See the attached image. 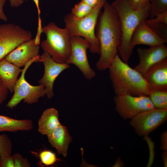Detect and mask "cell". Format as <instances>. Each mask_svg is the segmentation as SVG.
<instances>
[{"instance_id": "cell-33", "label": "cell", "mask_w": 167, "mask_h": 167, "mask_svg": "<svg viewBox=\"0 0 167 167\" xmlns=\"http://www.w3.org/2000/svg\"><path fill=\"white\" fill-rule=\"evenodd\" d=\"M34 2L38 11V26L37 28L40 29L42 27L41 25V21L40 17L41 11L39 7V0H32Z\"/></svg>"}, {"instance_id": "cell-22", "label": "cell", "mask_w": 167, "mask_h": 167, "mask_svg": "<svg viewBox=\"0 0 167 167\" xmlns=\"http://www.w3.org/2000/svg\"><path fill=\"white\" fill-rule=\"evenodd\" d=\"M93 8L81 1L71 9V13L75 17L81 19L88 15Z\"/></svg>"}, {"instance_id": "cell-34", "label": "cell", "mask_w": 167, "mask_h": 167, "mask_svg": "<svg viewBox=\"0 0 167 167\" xmlns=\"http://www.w3.org/2000/svg\"><path fill=\"white\" fill-rule=\"evenodd\" d=\"M24 0H9L11 6L13 8L19 7L24 3Z\"/></svg>"}, {"instance_id": "cell-10", "label": "cell", "mask_w": 167, "mask_h": 167, "mask_svg": "<svg viewBox=\"0 0 167 167\" xmlns=\"http://www.w3.org/2000/svg\"><path fill=\"white\" fill-rule=\"evenodd\" d=\"M70 44L71 53L66 63L77 66L86 79H93L96 73L89 65L87 54L89 47V43L82 37L73 36H71Z\"/></svg>"}, {"instance_id": "cell-7", "label": "cell", "mask_w": 167, "mask_h": 167, "mask_svg": "<svg viewBox=\"0 0 167 167\" xmlns=\"http://www.w3.org/2000/svg\"><path fill=\"white\" fill-rule=\"evenodd\" d=\"M113 101L116 110L124 119H131L141 112L155 109L147 96L116 95Z\"/></svg>"}, {"instance_id": "cell-4", "label": "cell", "mask_w": 167, "mask_h": 167, "mask_svg": "<svg viewBox=\"0 0 167 167\" xmlns=\"http://www.w3.org/2000/svg\"><path fill=\"white\" fill-rule=\"evenodd\" d=\"M106 2V0H101L91 12L84 18H77L71 13L64 18L65 28L70 36H79L86 40L89 43V49L93 54H100V44L95 29L99 14Z\"/></svg>"}, {"instance_id": "cell-30", "label": "cell", "mask_w": 167, "mask_h": 167, "mask_svg": "<svg viewBox=\"0 0 167 167\" xmlns=\"http://www.w3.org/2000/svg\"><path fill=\"white\" fill-rule=\"evenodd\" d=\"M8 91L0 78V106L6 99Z\"/></svg>"}, {"instance_id": "cell-11", "label": "cell", "mask_w": 167, "mask_h": 167, "mask_svg": "<svg viewBox=\"0 0 167 167\" xmlns=\"http://www.w3.org/2000/svg\"><path fill=\"white\" fill-rule=\"evenodd\" d=\"M39 61L44 64V72L43 77L38 82L45 87V95L50 99L54 96L53 86L55 79L61 73L69 68L70 66L66 63L56 62L45 51L40 56Z\"/></svg>"}, {"instance_id": "cell-17", "label": "cell", "mask_w": 167, "mask_h": 167, "mask_svg": "<svg viewBox=\"0 0 167 167\" xmlns=\"http://www.w3.org/2000/svg\"><path fill=\"white\" fill-rule=\"evenodd\" d=\"M22 70L4 58L0 61V78L8 90L13 93L18 77Z\"/></svg>"}, {"instance_id": "cell-26", "label": "cell", "mask_w": 167, "mask_h": 167, "mask_svg": "<svg viewBox=\"0 0 167 167\" xmlns=\"http://www.w3.org/2000/svg\"><path fill=\"white\" fill-rule=\"evenodd\" d=\"M14 167H30L31 165L27 158L23 157L18 153L12 156Z\"/></svg>"}, {"instance_id": "cell-24", "label": "cell", "mask_w": 167, "mask_h": 167, "mask_svg": "<svg viewBox=\"0 0 167 167\" xmlns=\"http://www.w3.org/2000/svg\"><path fill=\"white\" fill-rule=\"evenodd\" d=\"M150 3L151 10L149 16L150 18L167 10V0H150Z\"/></svg>"}, {"instance_id": "cell-14", "label": "cell", "mask_w": 167, "mask_h": 167, "mask_svg": "<svg viewBox=\"0 0 167 167\" xmlns=\"http://www.w3.org/2000/svg\"><path fill=\"white\" fill-rule=\"evenodd\" d=\"M143 75L149 91L167 90V58L151 67Z\"/></svg>"}, {"instance_id": "cell-15", "label": "cell", "mask_w": 167, "mask_h": 167, "mask_svg": "<svg viewBox=\"0 0 167 167\" xmlns=\"http://www.w3.org/2000/svg\"><path fill=\"white\" fill-rule=\"evenodd\" d=\"M167 43L161 36L152 30L145 23H140L133 33L131 42L133 49L137 45H145L149 47Z\"/></svg>"}, {"instance_id": "cell-21", "label": "cell", "mask_w": 167, "mask_h": 167, "mask_svg": "<svg viewBox=\"0 0 167 167\" xmlns=\"http://www.w3.org/2000/svg\"><path fill=\"white\" fill-rule=\"evenodd\" d=\"M148 96L155 108L167 109V90L150 91Z\"/></svg>"}, {"instance_id": "cell-28", "label": "cell", "mask_w": 167, "mask_h": 167, "mask_svg": "<svg viewBox=\"0 0 167 167\" xmlns=\"http://www.w3.org/2000/svg\"><path fill=\"white\" fill-rule=\"evenodd\" d=\"M143 139L147 142L149 150V157L147 167L151 166L153 164L155 157V144L151 138L148 136L143 137Z\"/></svg>"}, {"instance_id": "cell-36", "label": "cell", "mask_w": 167, "mask_h": 167, "mask_svg": "<svg viewBox=\"0 0 167 167\" xmlns=\"http://www.w3.org/2000/svg\"><path fill=\"white\" fill-rule=\"evenodd\" d=\"M101 0H81L92 7L96 5Z\"/></svg>"}, {"instance_id": "cell-29", "label": "cell", "mask_w": 167, "mask_h": 167, "mask_svg": "<svg viewBox=\"0 0 167 167\" xmlns=\"http://www.w3.org/2000/svg\"><path fill=\"white\" fill-rule=\"evenodd\" d=\"M0 167H14L12 155L8 157L0 155Z\"/></svg>"}, {"instance_id": "cell-9", "label": "cell", "mask_w": 167, "mask_h": 167, "mask_svg": "<svg viewBox=\"0 0 167 167\" xmlns=\"http://www.w3.org/2000/svg\"><path fill=\"white\" fill-rule=\"evenodd\" d=\"M167 119V109H154L141 112L131 118L129 122L139 136L148 135L164 123Z\"/></svg>"}, {"instance_id": "cell-3", "label": "cell", "mask_w": 167, "mask_h": 167, "mask_svg": "<svg viewBox=\"0 0 167 167\" xmlns=\"http://www.w3.org/2000/svg\"><path fill=\"white\" fill-rule=\"evenodd\" d=\"M111 5L119 18L122 31V41L118 52L121 59L128 63L133 50L131 45L133 33L138 25L149 16L151 4L139 10L133 9L127 0H114Z\"/></svg>"}, {"instance_id": "cell-23", "label": "cell", "mask_w": 167, "mask_h": 167, "mask_svg": "<svg viewBox=\"0 0 167 167\" xmlns=\"http://www.w3.org/2000/svg\"><path fill=\"white\" fill-rule=\"evenodd\" d=\"M12 148V141L8 136L5 134H0V156H11Z\"/></svg>"}, {"instance_id": "cell-5", "label": "cell", "mask_w": 167, "mask_h": 167, "mask_svg": "<svg viewBox=\"0 0 167 167\" xmlns=\"http://www.w3.org/2000/svg\"><path fill=\"white\" fill-rule=\"evenodd\" d=\"M42 32L46 36L41 44L43 50L56 62L66 63L71 51V36L67 30L51 22L42 27Z\"/></svg>"}, {"instance_id": "cell-12", "label": "cell", "mask_w": 167, "mask_h": 167, "mask_svg": "<svg viewBox=\"0 0 167 167\" xmlns=\"http://www.w3.org/2000/svg\"><path fill=\"white\" fill-rule=\"evenodd\" d=\"M137 51L139 62L134 69L142 75L153 65L167 58V47L165 43L148 48H138Z\"/></svg>"}, {"instance_id": "cell-2", "label": "cell", "mask_w": 167, "mask_h": 167, "mask_svg": "<svg viewBox=\"0 0 167 167\" xmlns=\"http://www.w3.org/2000/svg\"><path fill=\"white\" fill-rule=\"evenodd\" d=\"M108 69L116 95L148 96V86L143 75L124 62L118 54Z\"/></svg>"}, {"instance_id": "cell-32", "label": "cell", "mask_w": 167, "mask_h": 167, "mask_svg": "<svg viewBox=\"0 0 167 167\" xmlns=\"http://www.w3.org/2000/svg\"><path fill=\"white\" fill-rule=\"evenodd\" d=\"M6 0H0V19L6 21L7 20V17L4 12L3 7Z\"/></svg>"}, {"instance_id": "cell-25", "label": "cell", "mask_w": 167, "mask_h": 167, "mask_svg": "<svg viewBox=\"0 0 167 167\" xmlns=\"http://www.w3.org/2000/svg\"><path fill=\"white\" fill-rule=\"evenodd\" d=\"M39 156L41 162L46 166L54 165L57 160L55 154L49 150L41 151L39 153Z\"/></svg>"}, {"instance_id": "cell-31", "label": "cell", "mask_w": 167, "mask_h": 167, "mask_svg": "<svg viewBox=\"0 0 167 167\" xmlns=\"http://www.w3.org/2000/svg\"><path fill=\"white\" fill-rule=\"evenodd\" d=\"M160 149L163 151H167V131H165L161 134Z\"/></svg>"}, {"instance_id": "cell-19", "label": "cell", "mask_w": 167, "mask_h": 167, "mask_svg": "<svg viewBox=\"0 0 167 167\" xmlns=\"http://www.w3.org/2000/svg\"><path fill=\"white\" fill-rule=\"evenodd\" d=\"M33 122L30 119L19 120L0 115V133L7 131L16 132L28 131L33 128Z\"/></svg>"}, {"instance_id": "cell-37", "label": "cell", "mask_w": 167, "mask_h": 167, "mask_svg": "<svg viewBox=\"0 0 167 167\" xmlns=\"http://www.w3.org/2000/svg\"><path fill=\"white\" fill-rule=\"evenodd\" d=\"M161 155V157L164 163V166L167 167V151H163Z\"/></svg>"}, {"instance_id": "cell-13", "label": "cell", "mask_w": 167, "mask_h": 167, "mask_svg": "<svg viewBox=\"0 0 167 167\" xmlns=\"http://www.w3.org/2000/svg\"><path fill=\"white\" fill-rule=\"evenodd\" d=\"M39 45L36 44L35 38H32L19 45L4 59L19 67L24 66L31 60L40 57Z\"/></svg>"}, {"instance_id": "cell-20", "label": "cell", "mask_w": 167, "mask_h": 167, "mask_svg": "<svg viewBox=\"0 0 167 167\" xmlns=\"http://www.w3.org/2000/svg\"><path fill=\"white\" fill-rule=\"evenodd\" d=\"M146 24L167 43V10L154 17L147 19Z\"/></svg>"}, {"instance_id": "cell-18", "label": "cell", "mask_w": 167, "mask_h": 167, "mask_svg": "<svg viewBox=\"0 0 167 167\" xmlns=\"http://www.w3.org/2000/svg\"><path fill=\"white\" fill-rule=\"evenodd\" d=\"M61 124L58 110L54 108H48L43 112L39 119L38 130L40 134L47 135Z\"/></svg>"}, {"instance_id": "cell-16", "label": "cell", "mask_w": 167, "mask_h": 167, "mask_svg": "<svg viewBox=\"0 0 167 167\" xmlns=\"http://www.w3.org/2000/svg\"><path fill=\"white\" fill-rule=\"evenodd\" d=\"M47 136L49 142L58 154L66 156L72 139L66 127L61 124Z\"/></svg>"}, {"instance_id": "cell-6", "label": "cell", "mask_w": 167, "mask_h": 167, "mask_svg": "<svg viewBox=\"0 0 167 167\" xmlns=\"http://www.w3.org/2000/svg\"><path fill=\"white\" fill-rule=\"evenodd\" d=\"M40 58L32 59L24 66L21 76L15 84L13 95L7 104L6 107L13 109L22 100L27 104H32L37 103L40 98L45 96V87L42 84L32 85L27 81L25 77V73L28 67L33 63L39 61Z\"/></svg>"}, {"instance_id": "cell-27", "label": "cell", "mask_w": 167, "mask_h": 167, "mask_svg": "<svg viewBox=\"0 0 167 167\" xmlns=\"http://www.w3.org/2000/svg\"><path fill=\"white\" fill-rule=\"evenodd\" d=\"M130 6L135 10H139L147 7L150 4V0H127Z\"/></svg>"}, {"instance_id": "cell-1", "label": "cell", "mask_w": 167, "mask_h": 167, "mask_svg": "<svg viewBox=\"0 0 167 167\" xmlns=\"http://www.w3.org/2000/svg\"><path fill=\"white\" fill-rule=\"evenodd\" d=\"M103 11L98 16L95 29L100 46V57L96 62V69L102 71L108 69L118 54L122 41L120 23L117 13L111 4L106 2Z\"/></svg>"}, {"instance_id": "cell-35", "label": "cell", "mask_w": 167, "mask_h": 167, "mask_svg": "<svg viewBox=\"0 0 167 167\" xmlns=\"http://www.w3.org/2000/svg\"><path fill=\"white\" fill-rule=\"evenodd\" d=\"M125 166V164L121 158L118 156L117 157L115 162L112 167H122Z\"/></svg>"}, {"instance_id": "cell-8", "label": "cell", "mask_w": 167, "mask_h": 167, "mask_svg": "<svg viewBox=\"0 0 167 167\" xmlns=\"http://www.w3.org/2000/svg\"><path fill=\"white\" fill-rule=\"evenodd\" d=\"M32 37L30 31L16 24H0V61L19 45Z\"/></svg>"}]
</instances>
